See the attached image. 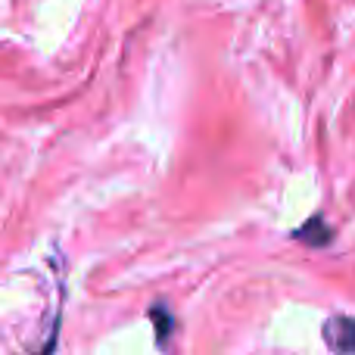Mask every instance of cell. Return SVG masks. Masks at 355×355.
Listing matches in <instances>:
<instances>
[{
  "mask_svg": "<svg viewBox=\"0 0 355 355\" xmlns=\"http://www.w3.org/2000/svg\"><path fill=\"white\" fill-rule=\"evenodd\" d=\"M324 340H327V346L337 352H355V321L343 318V315L331 318L324 324Z\"/></svg>",
  "mask_w": 355,
  "mask_h": 355,
  "instance_id": "obj_1",
  "label": "cell"
},
{
  "mask_svg": "<svg viewBox=\"0 0 355 355\" xmlns=\"http://www.w3.org/2000/svg\"><path fill=\"white\" fill-rule=\"evenodd\" d=\"M296 237L306 240V243H315V246H324L327 240H331V231H327V225L321 218H312L309 225H302L300 231H296Z\"/></svg>",
  "mask_w": 355,
  "mask_h": 355,
  "instance_id": "obj_2",
  "label": "cell"
}]
</instances>
